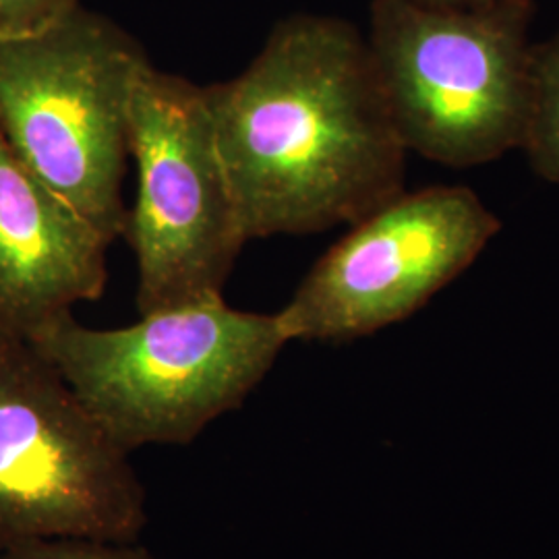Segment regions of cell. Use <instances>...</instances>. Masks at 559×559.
I'll list each match as a JSON object with an SVG mask.
<instances>
[{"mask_svg":"<svg viewBox=\"0 0 559 559\" xmlns=\"http://www.w3.org/2000/svg\"><path fill=\"white\" fill-rule=\"evenodd\" d=\"M205 94L249 240L350 226L404 191L408 152L350 21H280Z\"/></svg>","mask_w":559,"mask_h":559,"instance_id":"obj_1","label":"cell"},{"mask_svg":"<svg viewBox=\"0 0 559 559\" xmlns=\"http://www.w3.org/2000/svg\"><path fill=\"white\" fill-rule=\"evenodd\" d=\"M122 450L189 445L265 380L290 344L276 313L224 299L98 330L73 313L27 340Z\"/></svg>","mask_w":559,"mask_h":559,"instance_id":"obj_2","label":"cell"},{"mask_svg":"<svg viewBox=\"0 0 559 559\" xmlns=\"http://www.w3.org/2000/svg\"><path fill=\"white\" fill-rule=\"evenodd\" d=\"M531 0H373L369 52L406 152L473 168L516 152L531 108Z\"/></svg>","mask_w":559,"mask_h":559,"instance_id":"obj_3","label":"cell"},{"mask_svg":"<svg viewBox=\"0 0 559 559\" xmlns=\"http://www.w3.org/2000/svg\"><path fill=\"white\" fill-rule=\"evenodd\" d=\"M147 55L83 4L0 40V135L38 179L110 242L122 237L131 87Z\"/></svg>","mask_w":559,"mask_h":559,"instance_id":"obj_4","label":"cell"},{"mask_svg":"<svg viewBox=\"0 0 559 559\" xmlns=\"http://www.w3.org/2000/svg\"><path fill=\"white\" fill-rule=\"evenodd\" d=\"M138 195L122 237L138 261L141 316L224 299L247 242L205 87L147 60L129 100Z\"/></svg>","mask_w":559,"mask_h":559,"instance_id":"obj_5","label":"cell"},{"mask_svg":"<svg viewBox=\"0 0 559 559\" xmlns=\"http://www.w3.org/2000/svg\"><path fill=\"white\" fill-rule=\"evenodd\" d=\"M147 493L32 342L0 334V551L52 537L140 540Z\"/></svg>","mask_w":559,"mask_h":559,"instance_id":"obj_6","label":"cell"},{"mask_svg":"<svg viewBox=\"0 0 559 559\" xmlns=\"http://www.w3.org/2000/svg\"><path fill=\"white\" fill-rule=\"evenodd\" d=\"M466 185L402 191L332 245L280 309L288 342H350L415 316L500 235Z\"/></svg>","mask_w":559,"mask_h":559,"instance_id":"obj_7","label":"cell"},{"mask_svg":"<svg viewBox=\"0 0 559 559\" xmlns=\"http://www.w3.org/2000/svg\"><path fill=\"white\" fill-rule=\"evenodd\" d=\"M110 245L0 135V334L29 340L100 299Z\"/></svg>","mask_w":559,"mask_h":559,"instance_id":"obj_8","label":"cell"},{"mask_svg":"<svg viewBox=\"0 0 559 559\" xmlns=\"http://www.w3.org/2000/svg\"><path fill=\"white\" fill-rule=\"evenodd\" d=\"M520 152L537 177L559 185V34L533 46L531 108Z\"/></svg>","mask_w":559,"mask_h":559,"instance_id":"obj_9","label":"cell"},{"mask_svg":"<svg viewBox=\"0 0 559 559\" xmlns=\"http://www.w3.org/2000/svg\"><path fill=\"white\" fill-rule=\"evenodd\" d=\"M0 559H160L140 540L52 537L25 540L0 551Z\"/></svg>","mask_w":559,"mask_h":559,"instance_id":"obj_10","label":"cell"},{"mask_svg":"<svg viewBox=\"0 0 559 559\" xmlns=\"http://www.w3.org/2000/svg\"><path fill=\"white\" fill-rule=\"evenodd\" d=\"M81 7V0H0V40L41 32Z\"/></svg>","mask_w":559,"mask_h":559,"instance_id":"obj_11","label":"cell"},{"mask_svg":"<svg viewBox=\"0 0 559 559\" xmlns=\"http://www.w3.org/2000/svg\"><path fill=\"white\" fill-rule=\"evenodd\" d=\"M415 2L427 4V7H443V9H468V7L489 4L496 0H415Z\"/></svg>","mask_w":559,"mask_h":559,"instance_id":"obj_12","label":"cell"}]
</instances>
